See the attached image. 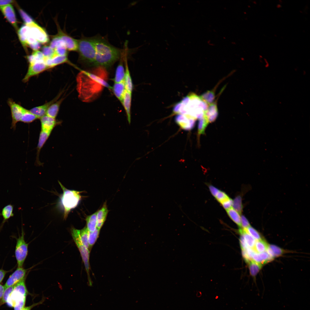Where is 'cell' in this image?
I'll list each match as a JSON object with an SVG mask.
<instances>
[{
  "label": "cell",
  "instance_id": "obj_1",
  "mask_svg": "<svg viewBox=\"0 0 310 310\" xmlns=\"http://www.w3.org/2000/svg\"><path fill=\"white\" fill-rule=\"evenodd\" d=\"M95 57L94 65L102 67L111 66L121 57L122 53L119 49L110 44L103 37H93Z\"/></svg>",
  "mask_w": 310,
  "mask_h": 310
},
{
  "label": "cell",
  "instance_id": "obj_2",
  "mask_svg": "<svg viewBox=\"0 0 310 310\" xmlns=\"http://www.w3.org/2000/svg\"><path fill=\"white\" fill-rule=\"evenodd\" d=\"M208 105L196 94L191 93L176 104L173 108L175 113L184 115L196 120L203 115Z\"/></svg>",
  "mask_w": 310,
  "mask_h": 310
},
{
  "label": "cell",
  "instance_id": "obj_3",
  "mask_svg": "<svg viewBox=\"0 0 310 310\" xmlns=\"http://www.w3.org/2000/svg\"><path fill=\"white\" fill-rule=\"evenodd\" d=\"M77 51L79 55L78 61L80 63L94 65L96 53L93 37H83L78 40Z\"/></svg>",
  "mask_w": 310,
  "mask_h": 310
},
{
  "label": "cell",
  "instance_id": "obj_4",
  "mask_svg": "<svg viewBox=\"0 0 310 310\" xmlns=\"http://www.w3.org/2000/svg\"><path fill=\"white\" fill-rule=\"evenodd\" d=\"M63 193L60 197V202L64 211V218L66 219L71 210L78 205L81 198V192L67 189L59 182Z\"/></svg>",
  "mask_w": 310,
  "mask_h": 310
},
{
  "label": "cell",
  "instance_id": "obj_5",
  "mask_svg": "<svg viewBox=\"0 0 310 310\" xmlns=\"http://www.w3.org/2000/svg\"><path fill=\"white\" fill-rule=\"evenodd\" d=\"M25 280V278L14 285L13 290L6 303L9 307H13L15 305L19 303H26L28 291Z\"/></svg>",
  "mask_w": 310,
  "mask_h": 310
},
{
  "label": "cell",
  "instance_id": "obj_6",
  "mask_svg": "<svg viewBox=\"0 0 310 310\" xmlns=\"http://www.w3.org/2000/svg\"><path fill=\"white\" fill-rule=\"evenodd\" d=\"M73 239L80 253L87 272L90 285L92 282L90 277V266L89 263L90 251L83 243L80 235V230L74 228L71 231Z\"/></svg>",
  "mask_w": 310,
  "mask_h": 310
},
{
  "label": "cell",
  "instance_id": "obj_7",
  "mask_svg": "<svg viewBox=\"0 0 310 310\" xmlns=\"http://www.w3.org/2000/svg\"><path fill=\"white\" fill-rule=\"evenodd\" d=\"M28 244L24 239V234L23 229L21 235L16 239L15 249V256L18 267H22L28 254Z\"/></svg>",
  "mask_w": 310,
  "mask_h": 310
},
{
  "label": "cell",
  "instance_id": "obj_8",
  "mask_svg": "<svg viewBox=\"0 0 310 310\" xmlns=\"http://www.w3.org/2000/svg\"><path fill=\"white\" fill-rule=\"evenodd\" d=\"M49 69L47 66L43 61H35L29 63L28 71L22 80L23 81L26 83L28 82L32 77L37 75Z\"/></svg>",
  "mask_w": 310,
  "mask_h": 310
},
{
  "label": "cell",
  "instance_id": "obj_9",
  "mask_svg": "<svg viewBox=\"0 0 310 310\" xmlns=\"http://www.w3.org/2000/svg\"><path fill=\"white\" fill-rule=\"evenodd\" d=\"M7 103L10 107L12 119L11 128L15 129L17 123L20 121L26 108L16 103L11 99H8Z\"/></svg>",
  "mask_w": 310,
  "mask_h": 310
},
{
  "label": "cell",
  "instance_id": "obj_10",
  "mask_svg": "<svg viewBox=\"0 0 310 310\" xmlns=\"http://www.w3.org/2000/svg\"><path fill=\"white\" fill-rule=\"evenodd\" d=\"M58 29L57 34L54 36L63 41L65 47L69 51H77L78 46V40L73 38L63 31L56 23Z\"/></svg>",
  "mask_w": 310,
  "mask_h": 310
},
{
  "label": "cell",
  "instance_id": "obj_11",
  "mask_svg": "<svg viewBox=\"0 0 310 310\" xmlns=\"http://www.w3.org/2000/svg\"><path fill=\"white\" fill-rule=\"evenodd\" d=\"M27 270L23 267H18L9 277L4 285L5 288L13 286L26 278Z\"/></svg>",
  "mask_w": 310,
  "mask_h": 310
},
{
  "label": "cell",
  "instance_id": "obj_12",
  "mask_svg": "<svg viewBox=\"0 0 310 310\" xmlns=\"http://www.w3.org/2000/svg\"><path fill=\"white\" fill-rule=\"evenodd\" d=\"M61 94V93H59L51 101L42 105L33 108L30 111L36 116L38 119H40L46 115V111L49 107L52 104L58 100Z\"/></svg>",
  "mask_w": 310,
  "mask_h": 310
},
{
  "label": "cell",
  "instance_id": "obj_13",
  "mask_svg": "<svg viewBox=\"0 0 310 310\" xmlns=\"http://www.w3.org/2000/svg\"><path fill=\"white\" fill-rule=\"evenodd\" d=\"M175 121L182 129L189 130L194 127L196 120L184 115L179 114L175 117Z\"/></svg>",
  "mask_w": 310,
  "mask_h": 310
},
{
  "label": "cell",
  "instance_id": "obj_14",
  "mask_svg": "<svg viewBox=\"0 0 310 310\" xmlns=\"http://www.w3.org/2000/svg\"><path fill=\"white\" fill-rule=\"evenodd\" d=\"M0 9L7 21L15 28H17V21L13 6L9 4L0 7Z\"/></svg>",
  "mask_w": 310,
  "mask_h": 310
},
{
  "label": "cell",
  "instance_id": "obj_15",
  "mask_svg": "<svg viewBox=\"0 0 310 310\" xmlns=\"http://www.w3.org/2000/svg\"><path fill=\"white\" fill-rule=\"evenodd\" d=\"M41 130L51 133L53 129L58 124V122L54 118L45 115L40 119Z\"/></svg>",
  "mask_w": 310,
  "mask_h": 310
},
{
  "label": "cell",
  "instance_id": "obj_16",
  "mask_svg": "<svg viewBox=\"0 0 310 310\" xmlns=\"http://www.w3.org/2000/svg\"><path fill=\"white\" fill-rule=\"evenodd\" d=\"M132 93L126 90L121 102L126 112L127 120L129 124L131 122V108Z\"/></svg>",
  "mask_w": 310,
  "mask_h": 310
},
{
  "label": "cell",
  "instance_id": "obj_17",
  "mask_svg": "<svg viewBox=\"0 0 310 310\" xmlns=\"http://www.w3.org/2000/svg\"><path fill=\"white\" fill-rule=\"evenodd\" d=\"M218 115V111L216 103L209 105L207 109L204 112L203 115L207 119L209 123L214 121Z\"/></svg>",
  "mask_w": 310,
  "mask_h": 310
},
{
  "label": "cell",
  "instance_id": "obj_18",
  "mask_svg": "<svg viewBox=\"0 0 310 310\" xmlns=\"http://www.w3.org/2000/svg\"><path fill=\"white\" fill-rule=\"evenodd\" d=\"M108 210L105 203L97 213V228L100 229L106 220Z\"/></svg>",
  "mask_w": 310,
  "mask_h": 310
},
{
  "label": "cell",
  "instance_id": "obj_19",
  "mask_svg": "<svg viewBox=\"0 0 310 310\" xmlns=\"http://www.w3.org/2000/svg\"><path fill=\"white\" fill-rule=\"evenodd\" d=\"M51 133L41 131L40 134L38 142L37 147V157L36 162L38 165L42 163L39 160V154L40 150L48 139Z\"/></svg>",
  "mask_w": 310,
  "mask_h": 310
},
{
  "label": "cell",
  "instance_id": "obj_20",
  "mask_svg": "<svg viewBox=\"0 0 310 310\" xmlns=\"http://www.w3.org/2000/svg\"><path fill=\"white\" fill-rule=\"evenodd\" d=\"M112 88L114 95L121 102L126 91L124 82L114 83Z\"/></svg>",
  "mask_w": 310,
  "mask_h": 310
},
{
  "label": "cell",
  "instance_id": "obj_21",
  "mask_svg": "<svg viewBox=\"0 0 310 310\" xmlns=\"http://www.w3.org/2000/svg\"><path fill=\"white\" fill-rule=\"evenodd\" d=\"M64 99V98H62L52 104L47 109L46 115L55 118L58 115L60 105Z\"/></svg>",
  "mask_w": 310,
  "mask_h": 310
},
{
  "label": "cell",
  "instance_id": "obj_22",
  "mask_svg": "<svg viewBox=\"0 0 310 310\" xmlns=\"http://www.w3.org/2000/svg\"><path fill=\"white\" fill-rule=\"evenodd\" d=\"M121 57V61L116 69L114 80V83L124 82L125 74V69L123 64V56L122 55V54Z\"/></svg>",
  "mask_w": 310,
  "mask_h": 310
},
{
  "label": "cell",
  "instance_id": "obj_23",
  "mask_svg": "<svg viewBox=\"0 0 310 310\" xmlns=\"http://www.w3.org/2000/svg\"><path fill=\"white\" fill-rule=\"evenodd\" d=\"M125 74L124 82L125 84L126 90L128 92L132 93L133 88V84L129 69L127 59L126 57H125Z\"/></svg>",
  "mask_w": 310,
  "mask_h": 310
},
{
  "label": "cell",
  "instance_id": "obj_24",
  "mask_svg": "<svg viewBox=\"0 0 310 310\" xmlns=\"http://www.w3.org/2000/svg\"><path fill=\"white\" fill-rule=\"evenodd\" d=\"M97 212L89 215L86 218L87 228L89 232L94 231L97 227Z\"/></svg>",
  "mask_w": 310,
  "mask_h": 310
},
{
  "label": "cell",
  "instance_id": "obj_25",
  "mask_svg": "<svg viewBox=\"0 0 310 310\" xmlns=\"http://www.w3.org/2000/svg\"><path fill=\"white\" fill-rule=\"evenodd\" d=\"M239 232L240 234L243 235L245 242L247 247L252 249L254 246L256 240L247 232L244 229L241 228H240L239 229Z\"/></svg>",
  "mask_w": 310,
  "mask_h": 310
},
{
  "label": "cell",
  "instance_id": "obj_26",
  "mask_svg": "<svg viewBox=\"0 0 310 310\" xmlns=\"http://www.w3.org/2000/svg\"><path fill=\"white\" fill-rule=\"evenodd\" d=\"M269 245L266 242L261 239L256 240L254 246L252 249L256 253H260L266 251Z\"/></svg>",
  "mask_w": 310,
  "mask_h": 310
},
{
  "label": "cell",
  "instance_id": "obj_27",
  "mask_svg": "<svg viewBox=\"0 0 310 310\" xmlns=\"http://www.w3.org/2000/svg\"><path fill=\"white\" fill-rule=\"evenodd\" d=\"M230 218L239 227H241L240 214L232 207L226 210Z\"/></svg>",
  "mask_w": 310,
  "mask_h": 310
},
{
  "label": "cell",
  "instance_id": "obj_28",
  "mask_svg": "<svg viewBox=\"0 0 310 310\" xmlns=\"http://www.w3.org/2000/svg\"><path fill=\"white\" fill-rule=\"evenodd\" d=\"M248 263L250 274L254 278V281L255 282V278L261 269L262 265L252 260Z\"/></svg>",
  "mask_w": 310,
  "mask_h": 310
},
{
  "label": "cell",
  "instance_id": "obj_29",
  "mask_svg": "<svg viewBox=\"0 0 310 310\" xmlns=\"http://www.w3.org/2000/svg\"><path fill=\"white\" fill-rule=\"evenodd\" d=\"M201 99L208 105L213 103L215 98V94L213 90H208L200 96Z\"/></svg>",
  "mask_w": 310,
  "mask_h": 310
},
{
  "label": "cell",
  "instance_id": "obj_30",
  "mask_svg": "<svg viewBox=\"0 0 310 310\" xmlns=\"http://www.w3.org/2000/svg\"><path fill=\"white\" fill-rule=\"evenodd\" d=\"M38 119L37 117L30 110L25 109L20 121L26 123H30Z\"/></svg>",
  "mask_w": 310,
  "mask_h": 310
},
{
  "label": "cell",
  "instance_id": "obj_31",
  "mask_svg": "<svg viewBox=\"0 0 310 310\" xmlns=\"http://www.w3.org/2000/svg\"><path fill=\"white\" fill-rule=\"evenodd\" d=\"M13 207L11 205H8L3 209L2 215L3 218L2 223L3 224L11 217L13 216Z\"/></svg>",
  "mask_w": 310,
  "mask_h": 310
},
{
  "label": "cell",
  "instance_id": "obj_32",
  "mask_svg": "<svg viewBox=\"0 0 310 310\" xmlns=\"http://www.w3.org/2000/svg\"><path fill=\"white\" fill-rule=\"evenodd\" d=\"M266 251L273 258L280 256L284 252L282 249L274 245H269Z\"/></svg>",
  "mask_w": 310,
  "mask_h": 310
},
{
  "label": "cell",
  "instance_id": "obj_33",
  "mask_svg": "<svg viewBox=\"0 0 310 310\" xmlns=\"http://www.w3.org/2000/svg\"><path fill=\"white\" fill-rule=\"evenodd\" d=\"M198 125V135L204 134L205 129L209 124L208 119L203 115L199 119Z\"/></svg>",
  "mask_w": 310,
  "mask_h": 310
},
{
  "label": "cell",
  "instance_id": "obj_34",
  "mask_svg": "<svg viewBox=\"0 0 310 310\" xmlns=\"http://www.w3.org/2000/svg\"><path fill=\"white\" fill-rule=\"evenodd\" d=\"M89 231L86 227L80 230V235L81 239L84 245L89 250L90 247L88 243Z\"/></svg>",
  "mask_w": 310,
  "mask_h": 310
},
{
  "label": "cell",
  "instance_id": "obj_35",
  "mask_svg": "<svg viewBox=\"0 0 310 310\" xmlns=\"http://www.w3.org/2000/svg\"><path fill=\"white\" fill-rule=\"evenodd\" d=\"M232 208L241 214L243 210V206L241 195L237 196L233 200Z\"/></svg>",
  "mask_w": 310,
  "mask_h": 310
},
{
  "label": "cell",
  "instance_id": "obj_36",
  "mask_svg": "<svg viewBox=\"0 0 310 310\" xmlns=\"http://www.w3.org/2000/svg\"><path fill=\"white\" fill-rule=\"evenodd\" d=\"M100 230L97 228L93 232L89 231L88 243L90 248L95 244L99 237Z\"/></svg>",
  "mask_w": 310,
  "mask_h": 310
},
{
  "label": "cell",
  "instance_id": "obj_37",
  "mask_svg": "<svg viewBox=\"0 0 310 310\" xmlns=\"http://www.w3.org/2000/svg\"><path fill=\"white\" fill-rule=\"evenodd\" d=\"M244 229L247 232L253 237L256 240L261 239V236L259 232L251 226H250Z\"/></svg>",
  "mask_w": 310,
  "mask_h": 310
},
{
  "label": "cell",
  "instance_id": "obj_38",
  "mask_svg": "<svg viewBox=\"0 0 310 310\" xmlns=\"http://www.w3.org/2000/svg\"><path fill=\"white\" fill-rule=\"evenodd\" d=\"M14 287V285L6 288L3 297L0 301V305L4 303H6L7 299L12 291Z\"/></svg>",
  "mask_w": 310,
  "mask_h": 310
},
{
  "label": "cell",
  "instance_id": "obj_39",
  "mask_svg": "<svg viewBox=\"0 0 310 310\" xmlns=\"http://www.w3.org/2000/svg\"><path fill=\"white\" fill-rule=\"evenodd\" d=\"M19 13L25 24H30L33 21L32 19L22 9H19Z\"/></svg>",
  "mask_w": 310,
  "mask_h": 310
},
{
  "label": "cell",
  "instance_id": "obj_40",
  "mask_svg": "<svg viewBox=\"0 0 310 310\" xmlns=\"http://www.w3.org/2000/svg\"><path fill=\"white\" fill-rule=\"evenodd\" d=\"M218 201L221 204L230 197L224 192L220 190L215 197Z\"/></svg>",
  "mask_w": 310,
  "mask_h": 310
},
{
  "label": "cell",
  "instance_id": "obj_41",
  "mask_svg": "<svg viewBox=\"0 0 310 310\" xmlns=\"http://www.w3.org/2000/svg\"><path fill=\"white\" fill-rule=\"evenodd\" d=\"M258 253L262 261L263 264L266 263L273 258L267 251Z\"/></svg>",
  "mask_w": 310,
  "mask_h": 310
},
{
  "label": "cell",
  "instance_id": "obj_42",
  "mask_svg": "<svg viewBox=\"0 0 310 310\" xmlns=\"http://www.w3.org/2000/svg\"><path fill=\"white\" fill-rule=\"evenodd\" d=\"M232 203L233 200L229 198L221 204L224 208L226 210L232 207Z\"/></svg>",
  "mask_w": 310,
  "mask_h": 310
},
{
  "label": "cell",
  "instance_id": "obj_43",
  "mask_svg": "<svg viewBox=\"0 0 310 310\" xmlns=\"http://www.w3.org/2000/svg\"><path fill=\"white\" fill-rule=\"evenodd\" d=\"M241 228L245 229L250 226V224L247 218L244 216H241Z\"/></svg>",
  "mask_w": 310,
  "mask_h": 310
},
{
  "label": "cell",
  "instance_id": "obj_44",
  "mask_svg": "<svg viewBox=\"0 0 310 310\" xmlns=\"http://www.w3.org/2000/svg\"><path fill=\"white\" fill-rule=\"evenodd\" d=\"M208 187L212 194L215 197L220 190L212 185H209Z\"/></svg>",
  "mask_w": 310,
  "mask_h": 310
},
{
  "label": "cell",
  "instance_id": "obj_45",
  "mask_svg": "<svg viewBox=\"0 0 310 310\" xmlns=\"http://www.w3.org/2000/svg\"><path fill=\"white\" fill-rule=\"evenodd\" d=\"M44 301V300H43L38 303H34L30 306L25 307L22 310H31L33 307L35 306L42 304Z\"/></svg>",
  "mask_w": 310,
  "mask_h": 310
},
{
  "label": "cell",
  "instance_id": "obj_46",
  "mask_svg": "<svg viewBox=\"0 0 310 310\" xmlns=\"http://www.w3.org/2000/svg\"><path fill=\"white\" fill-rule=\"evenodd\" d=\"M13 1L10 0H0V7L9 5Z\"/></svg>",
  "mask_w": 310,
  "mask_h": 310
},
{
  "label": "cell",
  "instance_id": "obj_47",
  "mask_svg": "<svg viewBox=\"0 0 310 310\" xmlns=\"http://www.w3.org/2000/svg\"><path fill=\"white\" fill-rule=\"evenodd\" d=\"M9 272L3 269H0V283L3 280L6 274Z\"/></svg>",
  "mask_w": 310,
  "mask_h": 310
},
{
  "label": "cell",
  "instance_id": "obj_48",
  "mask_svg": "<svg viewBox=\"0 0 310 310\" xmlns=\"http://www.w3.org/2000/svg\"><path fill=\"white\" fill-rule=\"evenodd\" d=\"M5 289L4 286L0 284V301L2 299Z\"/></svg>",
  "mask_w": 310,
  "mask_h": 310
}]
</instances>
